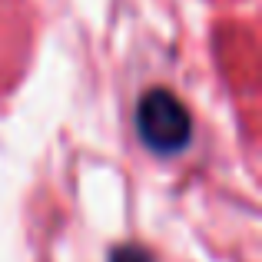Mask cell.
<instances>
[{"mask_svg":"<svg viewBox=\"0 0 262 262\" xmlns=\"http://www.w3.org/2000/svg\"><path fill=\"white\" fill-rule=\"evenodd\" d=\"M136 133L160 156L183 153L192 136L189 110L169 90H146L136 103Z\"/></svg>","mask_w":262,"mask_h":262,"instance_id":"cell-1","label":"cell"},{"mask_svg":"<svg viewBox=\"0 0 262 262\" xmlns=\"http://www.w3.org/2000/svg\"><path fill=\"white\" fill-rule=\"evenodd\" d=\"M116 262H149V256H143L140 249H123L116 252Z\"/></svg>","mask_w":262,"mask_h":262,"instance_id":"cell-2","label":"cell"}]
</instances>
